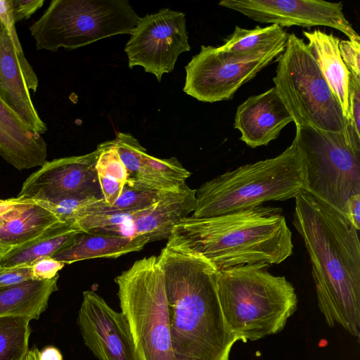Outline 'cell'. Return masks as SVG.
<instances>
[{"label": "cell", "instance_id": "1", "mask_svg": "<svg viewBox=\"0 0 360 360\" xmlns=\"http://www.w3.org/2000/svg\"><path fill=\"white\" fill-rule=\"evenodd\" d=\"M293 224L311 265L318 306L330 327L360 337V242L346 216L306 191L295 198Z\"/></svg>", "mask_w": 360, "mask_h": 360}, {"label": "cell", "instance_id": "2", "mask_svg": "<svg viewBox=\"0 0 360 360\" xmlns=\"http://www.w3.org/2000/svg\"><path fill=\"white\" fill-rule=\"evenodd\" d=\"M157 258L164 275L174 360H229L237 340L221 310L218 270L200 254L169 240Z\"/></svg>", "mask_w": 360, "mask_h": 360}, {"label": "cell", "instance_id": "3", "mask_svg": "<svg viewBox=\"0 0 360 360\" xmlns=\"http://www.w3.org/2000/svg\"><path fill=\"white\" fill-rule=\"evenodd\" d=\"M167 240L207 259L219 271L243 264H278L293 252L282 209L258 206L210 217H187Z\"/></svg>", "mask_w": 360, "mask_h": 360}, {"label": "cell", "instance_id": "4", "mask_svg": "<svg viewBox=\"0 0 360 360\" xmlns=\"http://www.w3.org/2000/svg\"><path fill=\"white\" fill-rule=\"evenodd\" d=\"M269 266L252 264L218 271L221 310L237 341H255L278 333L297 310L293 285L285 276L271 274Z\"/></svg>", "mask_w": 360, "mask_h": 360}, {"label": "cell", "instance_id": "5", "mask_svg": "<svg viewBox=\"0 0 360 360\" xmlns=\"http://www.w3.org/2000/svg\"><path fill=\"white\" fill-rule=\"evenodd\" d=\"M304 191L303 163L293 140L278 155L227 171L196 190L193 217H210L295 198Z\"/></svg>", "mask_w": 360, "mask_h": 360}, {"label": "cell", "instance_id": "6", "mask_svg": "<svg viewBox=\"0 0 360 360\" xmlns=\"http://www.w3.org/2000/svg\"><path fill=\"white\" fill-rule=\"evenodd\" d=\"M277 62L274 87L296 127L360 138L302 39L289 34Z\"/></svg>", "mask_w": 360, "mask_h": 360}, {"label": "cell", "instance_id": "7", "mask_svg": "<svg viewBox=\"0 0 360 360\" xmlns=\"http://www.w3.org/2000/svg\"><path fill=\"white\" fill-rule=\"evenodd\" d=\"M115 281L138 360H174L164 275L157 257L136 261Z\"/></svg>", "mask_w": 360, "mask_h": 360}, {"label": "cell", "instance_id": "8", "mask_svg": "<svg viewBox=\"0 0 360 360\" xmlns=\"http://www.w3.org/2000/svg\"><path fill=\"white\" fill-rule=\"evenodd\" d=\"M140 18L126 0H53L30 32L38 50L75 49L131 34Z\"/></svg>", "mask_w": 360, "mask_h": 360}, {"label": "cell", "instance_id": "9", "mask_svg": "<svg viewBox=\"0 0 360 360\" xmlns=\"http://www.w3.org/2000/svg\"><path fill=\"white\" fill-rule=\"evenodd\" d=\"M304 169V191L345 214L360 194V138L296 127L293 139Z\"/></svg>", "mask_w": 360, "mask_h": 360}, {"label": "cell", "instance_id": "10", "mask_svg": "<svg viewBox=\"0 0 360 360\" xmlns=\"http://www.w3.org/2000/svg\"><path fill=\"white\" fill-rule=\"evenodd\" d=\"M285 44L252 54L229 53L219 47L202 45L199 53L186 66L183 90L202 102L231 100L240 87L283 51Z\"/></svg>", "mask_w": 360, "mask_h": 360}, {"label": "cell", "instance_id": "11", "mask_svg": "<svg viewBox=\"0 0 360 360\" xmlns=\"http://www.w3.org/2000/svg\"><path fill=\"white\" fill-rule=\"evenodd\" d=\"M190 50L185 14L166 8L141 18L124 48L129 67L140 65L158 82Z\"/></svg>", "mask_w": 360, "mask_h": 360}, {"label": "cell", "instance_id": "12", "mask_svg": "<svg viewBox=\"0 0 360 360\" xmlns=\"http://www.w3.org/2000/svg\"><path fill=\"white\" fill-rule=\"evenodd\" d=\"M98 150L46 161L24 181L18 198L57 202L103 195L96 169Z\"/></svg>", "mask_w": 360, "mask_h": 360}, {"label": "cell", "instance_id": "13", "mask_svg": "<svg viewBox=\"0 0 360 360\" xmlns=\"http://www.w3.org/2000/svg\"><path fill=\"white\" fill-rule=\"evenodd\" d=\"M221 7L237 11L261 23L281 27H329L360 41V37L346 18L343 4L322 0H222Z\"/></svg>", "mask_w": 360, "mask_h": 360}, {"label": "cell", "instance_id": "14", "mask_svg": "<svg viewBox=\"0 0 360 360\" xmlns=\"http://www.w3.org/2000/svg\"><path fill=\"white\" fill-rule=\"evenodd\" d=\"M77 324L85 345L98 360H138L125 316L94 291L83 292Z\"/></svg>", "mask_w": 360, "mask_h": 360}, {"label": "cell", "instance_id": "15", "mask_svg": "<svg viewBox=\"0 0 360 360\" xmlns=\"http://www.w3.org/2000/svg\"><path fill=\"white\" fill-rule=\"evenodd\" d=\"M196 190L186 184L179 189L164 193L152 206L136 212L110 233L130 238H143L148 243L168 239L174 226L188 217L195 207Z\"/></svg>", "mask_w": 360, "mask_h": 360}, {"label": "cell", "instance_id": "16", "mask_svg": "<svg viewBox=\"0 0 360 360\" xmlns=\"http://www.w3.org/2000/svg\"><path fill=\"white\" fill-rule=\"evenodd\" d=\"M291 122L292 116L274 86L239 105L233 127L240 132V139L255 148L277 139Z\"/></svg>", "mask_w": 360, "mask_h": 360}, {"label": "cell", "instance_id": "17", "mask_svg": "<svg viewBox=\"0 0 360 360\" xmlns=\"http://www.w3.org/2000/svg\"><path fill=\"white\" fill-rule=\"evenodd\" d=\"M0 155L18 170L42 166L46 144L0 97Z\"/></svg>", "mask_w": 360, "mask_h": 360}, {"label": "cell", "instance_id": "18", "mask_svg": "<svg viewBox=\"0 0 360 360\" xmlns=\"http://www.w3.org/2000/svg\"><path fill=\"white\" fill-rule=\"evenodd\" d=\"M0 97L35 131L47 130L31 99L13 43L5 25L0 21Z\"/></svg>", "mask_w": 360, "mask_h": 360}, {"label": "cell", "instance_id": "19", "mask_svg": "<svg viewBox=\"0 0 360 360\" xmlns=\"http://www.w3.org/2000/svg\"><path fill=\"white\" fill-rule=\"evenodd\" d=\"M60 221L51 212L18 197L0 201V248L22 244Z\"/></svg>", "mask_w": 360, "mask_h": 360}, {"label": "cell", "instance_id": "20", "mask_svg": "<svg viewBox=\"0 0 360 360\" xmlns=\"http://www.w3.org/2000/svg\"><path fill=\"white\" fill-rule=\"evenodd\" d=\"M307 46L349 120L348 95L350 74L339 51L340 39L320 30L303 31Z\"/></svg>", "mask_w": 360, "mask_h": 360}, {"label": "cell", "instance_id": "21", "mask_svg": "<svg viewBox=\"0 0 360 360\" xmlns=\"http://www.w3.org/2000/svg\"><path fill=\"white\" fill-rule=\"evenodd\" d=\"M148 242L139 237L130 238L109 233L80 232L71 243L52 258L71 264L93 258H117L141 250Z\"/></svg>", "mask_w": 360, "mask_h": 360}, {"label": "cell", "instance_id": "22", "mask_svg": "<svg viewBox=\"0 0 360 360\" xmlns=\"http://www.w3.org/2000/svg\"><path fill=\"white\" fill-rule=\"evenodd\" d=\"M80 232L82 231L71 224L56 222L22 244L0 248V266H31L39 259L52 257L71 243Z\"/></svg>", "mask_w": 360, "mask_h": 360}, {"label": "cell", "instance_id": "23", "mask_svg": "<svg viewBox=\"0 0 360 360\" xmlns=\"http://www.w3.org/2000/svg\"><path fill=\"white\" fill-rule=\"evenodd\" d=\"M58 278L59 275L49 280H31L0 290V317L38 319L46 309L51 295L58 290Z\"/></svg>", "mask_w": 360, "mask_h": 360}, {"label": "cell", "instance_id": "24", "mask_svg": "<svg viewBox=\"0 0 360 360\" xmlns=\"http://www.w3.org/2000/svg\"><path fill=\"white\" fill-rule=\"evenodd\" d=\"M190 176V172L176 158L160 159L147 153L141 170L126 185L168 192L179 189Z\"/></svg>", "mask_w": 360, "mask_h": 360}, {"label": "cell", "instance_id": "25", "mask_svg": "<svg viewBox=\"0 0 360 360\" xmlns=\"http://www.w3.org/2000/svg\"><path fill=\"white\" fill-rule=\"evenodd\" d=\"M288 34L277 25L266 27L256 26L252 29L236 26L233 32L219 49L239 54H252L268 51L275 46L285 44Z\"/></svg>", "mask_w": 360, "mask_h": 360}, {"label": "cell", "instance_id": "26", "mask_svg": "<svg viewBox=\"0 0 360 360\" xmlns=\"http://www.w3.org/2000/svg\"><path fill=\"white\" fill-rule=\"evenodd\" d=\"M96 149V169L103 199L108 205H112L120 196L129 175L112 140L100 143Z\"/></svg>", "mask_w": 360, "mask_h": 360}, {"label": "cell", "instance_id": "27", "mask_svg": "<svg viewBox=\"0 0 360 360\" xmlns=\"http://www.w3.org/2000/svg\"><path fill=\"white\" fill-rule=\"evenodd\" d=\"M164 193L165 192L142 189L125 185L120 196L112 205H108L103 198H95L80 210L76 219L79 216L88 214H115L136 212L154 205Z\"/></svg>", "mask_w": 360, "mask_h": 360}, {"label": "cell", "instance_id": "28", "mask_svg": "<svg viewBox=\"0 0 360 360\" xmlns=\"http://www.w3.org/2000/svg\"><path fill=\"white\" fill-rule=\"evenodd\" d=\"M30 321L18 316L0 317V360H25Z\"/></svg>", "mask_w": 360, "mask_h": 360}, {"label": "cell", "instance_id": "29", "mask_svg": "<svg viewBox=\"0 0 360 360\" xmlns=\"http://www.w3.org/2000/svg\"><path fill=\"white\" fill-rule=\"evenodd\" d=\"M112 141L129 173V180L133 179L143 165L147 154L146 148L129 133L119 132Z\"/></svg>", "mask_w": 360, "mask_h": 360}, {"label": "cell", "instance_id": "30", "mask_svg": "<svg viewBox=\"0 0 360 360\" xmlns=\"http://www.w3.org/2000/svg\"><path fill=\"white\" fill-rule=\"evenodd\" d=\"M0 21L5 25L12 39L29 90L36 91L39 84L38 78L26 59L20 45L13 18L11 0H0Z\"/></svg>", "mask_w": 360, "mask_h": 360}, {"label": "cell", "instance_id": "31", "mask_svg": "<svg viewBox=\"0 0 360 360\" xmlns=\"http://www.w3.org/2000/svg\"><path fill=\"white\" fill-rule=\"evenodd\" d=\"M95 198H68L57 202L33 201L51 212L60 221L73 225L80 210Z\"/></svg>", "mask_w": 360, "mask_h": 360}, {"label": "cell", "instance_id": "32", "mask_svg": "<svg viewBox=\"0 0 360 360\" xmlns=\"http://www.w3.org/2000/svg\"><path fill=\"white\" fill-rule=\"evenodd\" d=\"M341 58L349 74L360 80V41L354 39L340 40Z\"/></svg>", "mask_w": 360, "mask_h": 360}, {"label": "cell", "instance_id": "33", "mask_svg": "<svg viewBox=\"0 0 360 360\" xmlns=\"http://www.w3.org/2000/svg\"><path fill=\"white\" fill-rule=\"evenodd\" d=\"M33 280L32 266L22 265L0 266V290Z\"/></svg>", "mask_w": 360, "mask_h": 360}, {"label": "cell", "instance_id": "34", "mask_svg": "<svg viewBox=\"0 0 360 360\" xmlns=\"http://www.w3.org/2000/svg\"><path fill=\"white\" fill-rule=\"evenodd\" d=\"M349 120L355 133L360 136V80L350 75L348 95Z\"/></svg>", "mask_w": 360, "mask_h": 360}, {"label": "cell", "instance_id": "35", "mask_svg": "<svg viewBox=\"0 0 360 360\" xmlns=\"http://www.w3.org/2000/svg\"><path fill=\"white\" fill-rule=\"evenodd\" d=\"M65 266L52 257H45L36 261L31 265L33 280L45 281L53 278Z\"/></svg>", "mask_w": 360, "mask_h": 360}, {"label": "cell", "instance_id": "36", "mask_svg": "<svg viewBox=\"0 0 360 360\" xmlns=\"http://www.w3.org/2000/svg\"><path fill=\"white\" fill-rule=\"evenodd\" d=\"M44 3V0H11L15 23L30 18Z\"/></svg>", "mask_w": 360, "mask_h": 360}, {"label": "cell", "instance_id": "37", "mask_svg": "<svg viewBox=\"0 0 360 360\" xmlns=\"http://www.w3.org/2000/svg\"><path fill=\"white\" fill-rule=\"evenodd\" d=\"M357 231L360 230V194L352 195L348 200L344 214Z\"/></svg>", "mask_w": 360, "mask_h": 360}, {"label": "cell", "instance_id": "38", "mask_svg": "<svg viewBox=\"0 0 360 360\" xmlns=\"http://www.w3.org/2000/svg\"><path fill=\"white\" fill-rule=\"evenodd\" d=\"M39 360H63V356L56 347L49 346L39 352Z\"/></svg>", "mask_w": 360, "mask_h": 360}, {"label": "cell", "instance_id": "39", "mask_svg": "<svg viewBox=\"0 0 360 360\" xmlns=\"http://www.w3.org/2000/svg\"><path fill=\"white\" fill-rule=\"evenodd\" d=\"M25 360H39V351L34 347L28 350Z\"/></svg>", "mask_w": 360, "mask_h": 360}, {"label": "cell", "instance_id": "40", "mask_svg": "<svg viewBox=\"0 0 360 360\" xmlns=\"http://www.w3.org/2000/svg\"><path fill=\"white\" fill-rule=\"evenodd\" d=\"M0 201H1V199H0Z\"/></svg>", "mask_w": 360, "mask_h": 360}]
</instances>
